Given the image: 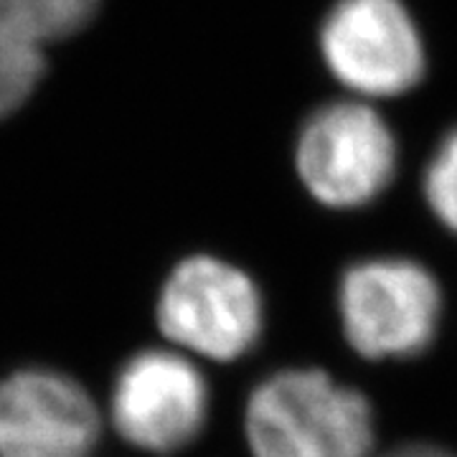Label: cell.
Wrapping results in <instances>:
<instances>
[{"label": "cell", "instance_id": "1", "mask_svg": "<svg viewBox=\"0 0 457 457\" xmlns=\"http://www.w3.org/2000/svg\"><path fill=\"white\" fill-rule=\"evenodd\" d=\"M245 432L252 457H369L374 409L320 369H282L249 394Z\"/></svg>", "mask_w": 457, "mask_h": 457}, {"label": "cell", "instance_id": "2", "mask_svg": "<svg viewBox=\"0 0 457 457\" xmlns=\"http://www.w3.org/2000/svg\"><path fill=\"white\" fill-rule=\"evenodd\" d=\"M336 303L345 341L369 361L422 356L440 330V285L407 257L353 262L338 279Z\"/></svg>", "mask_w": 457, "mask_h": 457}, {"label": "cell", "instance_id": "3", "mask_svg": "<svg viewBox=\"0 0 457 457\" xmlns=\"http://www.w3.org/2000/svg\"><path fill=\"white\" fill-rule=\"evenodd\" d=\"M158 328L168 341L204 359L228 363L257 348L264 300L249 272L213 254H191L165 278Z\"/></svg>", "mask_w": 457, "mask_h": 457}, {"label": "cell", "instance_id": "4", "mask_svg": "<svg viewBox=\"0 0 457 457\" xmlns=\"http://www.w3.org/2000/svg\"><path fill=\"white\" fill-rule=\"evenodd\" d=\"M303 186L328 209H361L378 198L396 170V143L376 110L336 102L308 117L295 145Z\"/></svg>", "mask_w": 457, "mask_h": 457}, {"label": "cell", "instance_id": "5", "mask_svg": "<svg viewBox=\"0 0 457 457\" xmlns=\"http://www.w3.org/2000/svg\"><path fill=\"white\" fill-rule=\"evenodd\" d=\"M320 51L330 74L363 97H396L425 77V44L402 0H338Z\"/></svg>", "mask_w": 457, "mask_h": 457}, {"label": "cell", "instance_id": "6", "mask_svg": "<svg viewBox=\"0 0 457 457\" xmlns=\"http://www.w3.org/2000/svg\"><path fill=\"white\" fill-rule=\"evenodd\" d=\"M110 411L117 435L132 447L153 455H173L204 432L209 386L186 356L143 348L114 376Z\"/></svg>", "mask_w": 457, "mask_h": 457}, {"label": "cell", "instance_id": "7", "mask_svg": "<svg viewBox=\"0 0 457 457\" xmlns=\"http://www.w3.org/2000/svg\"><path fill=\"white\" fill-rule=\"evenodd\" d=\"M102 417L74 376L23 366L0 378V457H95Z\"/></svg>", "mask_w": 457, "mask_h": 457}, {"label": "cell", "instance_id": "8", "mask_svg": "<svg viewBox=\"0 0 457 457\" xmlns=\"http://www.w3.org/2000/svg\"><path fill=\"white\" fill-rule=\"evenodd\" d=\"M99 0H0V120L31 97L46 71V46L79 33Z\"/></svg>", "mask_w": 457, "mask_h": 457}, {"label": "cell", "instance_id": "9", "mask_svg": "<svg viewBox=\"0 0 457 457\" xmlns=\"http://www.w3.org/2000/svg\"><path fill=\"white\" fill-rule=\"evenodd\" d=\"M425 198L442 227L457 234V130L442 140L427 165Z\"/></svg>", "mask_w": 457, "mask_h": 457}, {"label": "cell", "instance_id": "10", "mask_svg": "<svg viewBox=\"0 0 457 457\" xmlns=\"http://www.w3.org/2000/svg\"><path fill=\"white\" fill-rule=\"evenodd\" d=\"M392 457H453V455H445V453H437V450H404V453H399V455Z\"/></svg>", "mask_w": 457, "mask_h": 457}]
</instances>
